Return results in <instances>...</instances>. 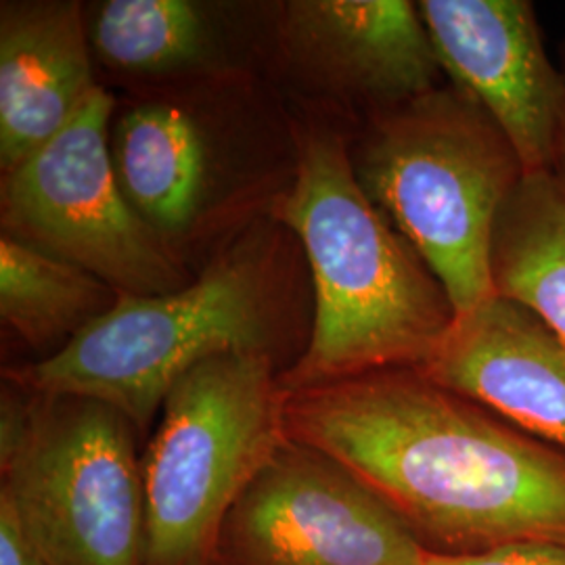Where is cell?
<instances>
[{"mask_svg": "<svg viewBox=\"0 0 565 565\" xmlns=\"http://www.w3.org/2000/svg\"><path fill=\"white\" fill-rule=\"evenodd\" d=\"M205 25L186 0H109L90 25V46L124 72L179 70L202 55Z\"/></svg>", "mask_w": 565, "mask_h": 565, "instance_id": "cell-16", "label": "cell"}, {"mask_svg": "<svg viewBox=\"0 0 565 565\" xmlns=\"http://www.w3.org/2000/svg\"><path fill=\"white\" fill-rule=\"evenodd\" d=\"M352 166L366 198L443 282L457 315L494 298V228L525 170L480 103L448 82L373 114Z\"/></svg>", "mask_w": 565, "mask_h": 565, "instance_id": "cell-3", "label": "cell"}, {"mask_svg": "<svg viewBox=\"0 0 565 565\" xmlns=\"http://www.w3.org/2000/svg\"><path fill=\"white\" fill-rule=\"evenodd\" d=\"M114 99L95 88L78 116L2 172L4 235L76 264L124 296L181 289L162 235L121 191L109 151Z\"/></svg>", "mask_w": 565, "mask_h": 565, "instance_id": "cell-7", "label": "cell"}, {"mask_svg": "<svg viewBox=\"0 0 565 565\" xmlns=\"http://www.w3.org/2000/svg\"><path fill=\"white\" fill-rule=\"evenodd\" d=\"M81 266L11 235L0 237V315L32 345L70 342L118 298Z\"/></svg>", "mask_w": 565, "mask_h": 565, "instance_id": "cell-15", "label": "cell"}, {"mask_svg": "<svg viewBox=\"0 0 565 565\" xmlns=\"http://www.w3.org/2000/svg\"><path fill=\"white\" fill-rule=\"evenodd\" d=\"M121 191L160 235L179 233L198 216L205 186V147L193 120L172 105H139L114 132Z\"/></svg>", "mask_w": 565, "mask_h": 565, "instance_id": "cell-13", "label": "cell"}, {"mask_svg": "<svg viewBox=\"0 0 565 565\" xmlns=\"http://www.w3.org/2000/svg\"><path fill=\"white\" fill-rule=\"evenodd\" d=\"M559 70H562V76H564L565 84V36L564 41L559 42ZM553 174L559 177L565 182V111H564V124H562V132H559V142H557V156H555V166H553Z\"/></svg>", "mask_w": 565, "mask_h": 565, "instance_id": "cell-19", "label": "cell"}, {"mask_svg": "<svg viewBox=\"0 0 565 565\" xmlns=\"http://www.w3.org/2000/svg\"><path fill=\"white\" fill-rule=\"evenodd\" d=\"M417 7L448 82L501 126L525 174L553 172L565 84L546 53L534 2L422 0Z\"/></svg>", "mask_w": 565, "mask_h": 565, "instance_id": "cell-9", "label": "cell"}, {"mask_svg": "<svg viewBox=\"0 0 565 565\" xmlns=\"http://www.w3.org/2000/svg\"><path fill=\"white\" fill-rule=\"evenodd\" d=\"M296 60L380 114L443 84V67L417 2L296 0L285 4Z\"/></svg>", "mask_w": 565, "mask_h": 565, "instance_id": "cell-11", "label": "cell"}, {"mask_svg": "<svg viewBox=\"0 0 565 565\" xmlns=\"http://www.w3.org/2000/svg\"><path fill=\"white\" fill-rule=\"evenodd\" d=\"M494 296L520 303L565 340V182L525 174L505 203L490 252Z\"/></svg>", "mask_w": 565, "mask_h": 565, "instance_id": "cell-14", "label": "cell"}, {"mask_svg": "<svg viewBox=\"0 0 565 565\" xmlns=\"http://www.w3.org/2000/svg\"><path fill=\"white\" fill-rule=\"evenodd\" d=\"M285 398L268 352L212 356L172 385L141 457L142 565H212L226 513L287 440Z\"/></svg>", "mask_w": 565, "mask_h": 565, "instance_id": "cell-4", "label": "cell"}, {"mask_svg": "<svg viewBox=\"0 0 565 565\" xmlns=\"http://www.w3.org/2000/svg\"><path fill=\"white\" fill-rule=\"evenodd\" d=\"M417 369L565 452V340L524 306L494 296L457 315Z\"/></svg>", "mask_w": 565, "mask_h": 565, "instance_id": "cell-10", "label": "cell"}, {"mask_svg": "<svg viewBox=\"0 0 565 565\" xmlns=\"http://www.w3.org/2000/svg\"><path fill=\"white\" fill-rule=\"evenodd\" d=\"M270 303L260 266L224 258L162 296H118L116 303L41 363L13 375L44 396L109 404L137 429L162 411L172 385L195 364L231 352H266Z\"/></svg>", "mask_w": 565, "mask_h": 565, "instance_id": "cell-6", "label": "cell"}, {"mask_svg": "<svg viewBox=\"0 0 565 565\" xmlns=\"http://www.w3.org/2000/svg\"><path fill=\"white\" fill-rule=\"evenodd\" d=\"M424 565H565V543H530L490 551L484 555H425Z\"/></svg>", "mask_w": 565, "mask_h": 565, "instance_id": "cell-17", "label": "cell"}, {"mask_svg": "<svg viewBox=\"0 0 565 565\" xmlns=\"http://www.w3.org/2000/svg\"><path fill=\"white\" fill-rule=\"evenodd\" d=\"M315 281V327L285 392L382 369L422 366L455 323V306L384 212L366 198L335 135L302 142L279 207Z\"/></svg>", "mask_w": 565, "mask_h": 565, "instance_id": "cell-2", "label": "cell"}, {"mask_svg": "<svg viewBox=\"0 0 565 565\" xmlns=\"http://www.w3.org/2000/svg\"><path fill=\"white\" fill-rule=\"evenodd\" d=\"M2 394L0 497L49 565H142L135 425L82 396Z\"/></svg>", "mask_w": 565, "mask_h": 565, "instance_id": "cell-5", "label": "cell"}, {"mask_svg": "<svg viewBox=\"0 0 565 565\" xmlns=\"http://www.w3.org/2000/svg\"><path fill=\"white\" fill-rule=\"evenodd\" d=\"M425 555L377 492L287 438L226 513L212 565H424Z\"/></svg>", "mask_w": 565, "mask_h": 565, "instance_id": "cell-8", "label": "cell"}, {"mask_svg": "<svg viewBox=\"0 0 565 565\" xmlns=\"http://www.w3.org/2000/svg\"><path fill=\"white\" fill-rule=\"evenodd\" d=\"M285 434L350 469L427 553L565 543V452L415 366L287 392Z\"/></svg>", "mask_w": 565, "mask_h": 565, "instance_id": "cell-1", "label": "cell"}, {"mask_svg": "<svg viewBox=\"0 0 565 565\" xmlns=\"http://www.w3.org/2000/svg\"><path fill=\"white\" fill-rule=\"evenodd\" d=\"M0 565H49L21 527L9 499L0 497Z\"/></svg>", "mask_w": 565, "mask_h": 565, "instance_id": "cell-18", "label": "cell"}, {"mask_svg": "<svg viewBox=\"0 0 565 565\" xmlns=\"http://www.w3.org/2000/svg\"><path fill=\"white\" fill-rule=\"evenodd\" d=\"M95 88L90 44L78 2H2V172L61 132Z\"/></svg>", "mask_w": 565, "mask_h": 565, "instance_id": "cell-12", "label": "cell"}]
</instances>
